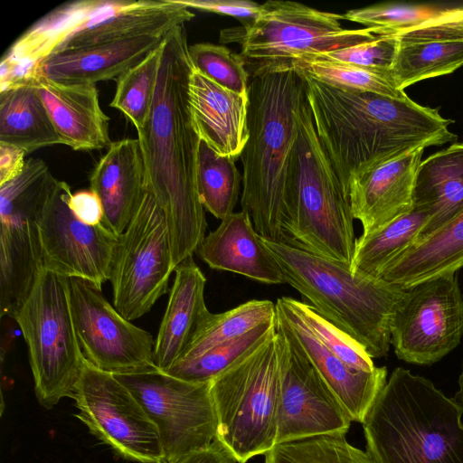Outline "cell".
<instances>
[{"instance_id": "cell-1", "label": "cell", "mask_w": 463, "mask_h": 463, "mask_svg": "<svg viewBox=\"0 0 463 463\" xmlns=\"http://www.w3.org/2000/svg\"><path fill=\"white\" fill-rule=\"evenodd\" d=\"M188 49L185 24H180L162 45L152 109L146 125L137 131L145 189L165 214L175 269L196 251L207 227L197 187L200 139L188 107V84L194 69Z\"/></svg>"}, {"instance_id": "cell-2", "label": "cell", "mask_w": 463, "mask_h": 463, "mask_svg": "<svg viewBox=\"0 0 463 463\" xmlns=\"http://www.w3.org/2000/svg\"><path fill=\"white\" fill-rule=\"evenodd\" d=\"M299 71L318 138L347 196L364 172L418 146L458 139L449 129L453 120L408 96L345 91Z\"/></svg>"}, {"instance_id": "cell-3", "label": "cell", "mask_w": 463, "mask_h": 463, "mask_svg": "<svg viewBox=\"0 0 463 463\" xmlns=\"http://www.w3.org/2000/svg\"><path fill=\"white\" fill-rule=\"evenodd\" d=\"M250 79L249 137L240 156L241 210L260 237L284 243L296 175L297 112L305 81L296 69Z\"/></svg>"}, {"instance_id": "cell-4", "label": "cell", "mask_w": 463, "mask_h": 463, "mask_svg": "<svg viewBox=\"0 0 463 463\" xmlns=\"http://www.w3.org/2000/svg\"><path fill=\"white\" fill-rule=\"evenodd\" d=\"M463 408L431 381L395 368L363 428L373 463H463Z\"/></svg>"}, {"instance_id": "cell-5", "label": "cell", "mask_w": 463, "mask_h": 463, "mask_svg": "<svg viewBox=\"0 0 463 463\" xmlns=\"http://www.w3.org/2000/svg\"><path fill=\"white\" fill-rule=\"evenodd\" d=\"M261 241L279 265L285 283L318 314L354 339L371 358L387 355L391 323L406 288L353 273L345 263L283 242Z\"/></svg>"}, {"instance_id": "cell-6", "label": "cell", "mask_w": 463, "mask_h": 463, "mask_svg": "<svg viewBox=\"0 0 463 463\" xmlns=\"http://www.w3.org/2000/svg\"><path fill=\"white\" fill-rule=\"evenodd\" d=\"M297 121L296 175L284 243L351 267L356 241L354 218L349 198L318 138L306 93Z\"/></svg>"}, {"instance_id": "cell-7", "label": "cell", "mask_w": 463, "mask_h": 463, "mask_svg": "<svg viewBox=\"0 0 463 463\" xmlns=\"http://www.w3.org/2000/svg\"><path fill=\"white\" fill-rule=\"evenodd\" d=\"M344 15L301 3L269 0L250 24L224 29L220 40L241 47L250 78L295 70L311 57L369 43L382 37L381 28L345 29Z\"/></svg>"}, {"instance_id": "cell-8", "label": "cell", "mask_w": 463, "mask_h": 463, "mask_svg": "<svg viewBox=\"0 0 463 463\" xmlns=\"http://www.w3.org/2000/svg\"><path fill=\"white\" fill-rule=\"evenodd\" d=\"M279 387L276 334L210 382L216 438L238 463L275 446Z\"/></svg>"}, {"instance_id": "cell-9", "label": "cell", "mask_w": 463, "mask_h": 463, "mask_svg": "<svg viewBox=\"0 0 463 463\" xmlns=\"http://www.w3.org/2000/svg\"><path fill=\"white\" fill-rule=\"evenodd\" d=\"M11 317L27 345L39 403L50 410L71 398L86 359L73 326L67 278L43 269Z\"/></svg>"}, {"instance_id": "cell-10", "label": "cell", "mask_w": 463, "mask_h": 463, "mask_svg": "<svg viewBox=\"0 0 463 463\" xmlns=\"http://www.w3.org/2000/svg\"><path fill=\"white\" fill-rule=\"evenodd\" d=\"M57 181L43 160L30 158L0 185L1 317L13 316L43 269L38 219Z\"/></svg>"}, {"instance_id": "cell-11", "label": "cell", "mask_w": 463, "mask_h": 463, "mask_svg": "<svg viewBox=\"0 0 463 463\" xmlns=\"http://www.w3.org/2000/svg\"><path fill=\"white\" fill-rule=\"evenodd\" d=\"M173 271L165 214L145 189L133 218L119 235L109 279L113 306L129 321L143 317L167 292Z\"/></svg>"}, {"instance_id": "cell-12", "label": "cell", "mask_w": 463, "mask_h": 463, "mask_svg": "<svg viewBox=\"0 0 463 463\" xmlns=\"http://www.w3.org/2000/svg\"><path fill=\"white\" fill-rule=\"evenodd\" d=\"M71 398L78 410L74 416L118 456L139 463H165L155 422L115 374L86 360Z\"/></svg>"}, {"instance_id": "cell-13", "label": "cell", "mask_w": 463, "mask_h": 463, "mask_svg": "<svg viewBox=\"0 0 463 463\" xmlns=\"http://www.w3.org/2000/svg\"><path fill=\"white\" fill-rule=\"evenodd\" d=\"M115 375L155 422L165 463H173L194 449L204 448L216 438L217 420L210 382H188L158 368Z\"/></svg>"}, {"instance_id": "cell-14", "label": "cell", "mask_w": 463, "mask_h": 463, "mask_svg": "<svg viewBox=\"0 0 463 463\" xmlns=\"http://www.w3.org/2000/svg\"><path fill=\"white\" fill-rule=\"evenodd\" d=\"M462 335L463 295L457 273L406 288L391 323V344L400 360L434 364L455 349Z\"/></svg>"}, {"instance_id": "cell-15", "label": "cell", "mask_w": 463, "mask_h": 463, "mask_svg": "<svg viewBox=\"0 0 463 463\" xmlns=\"http://www.w3.org/2000/svg\"><path fill=\"white\" fill-rule=\"evenodd\" d=\"M67 282L76 336L90 364L113 374L157 368L149 332L125 318L92 283L77 278Z\"/></svg>"}, {"instance_id": "cell-16", "label": "cell", "mask_w": 463, "mask_h": 463, "mask_svg": "<svg viewBox=\"0 0 463 463\" xmlns=\"http://www.w3.org/2000/svg\"><path fill=\"white\" fill-rule=\"evenodd\" d=\"M70 185L58 180L39 214L43 269L64 278L87 280L98 288L110 279L119 235L103 222L89 225L70 207Z\"/></svg>"}, {"instance_id": "cell-17", "label": "cell", "mask_w": 463, "mask_h": 463, "mask_svg": "<svg viewBox=\"0 0 463 463\" xmlns=\"http://www.w3.org/2000/svg\"><path fill=\"white\" fill-rule=\"evenodd\" d=\"M276 339L280 372L276 444L323 435H345L351 425L350 417L277 323Z\"/></svg>"}, {"instance_id": "cell-18", "label": "cell", "mask_w": 463, "mask_h": 463, "mask_svg": "<svg viewBox=\"0 0 463 463\" xmlns=\"http://www.w3.org/2000/svg\"><path fill=\"white\" fill-rule=\"evenodd\" d=\"M277 326L315 368L352 421L363 423L387 382L386 367L372 372L349 367L312 333L284 297L277 299Z\"/></svg>"}, {"instance_id": "cell-19", "label": "cell", "mask_w": 463, "mask_h": 463, "mask_svg": "<svg viewBox=\"0 0 463 463\" xmlns=\"http://www.w3.org/2000/svg\"><path fill=\"white\" fill-rule=\"evenodd\" d=\"M133 0H81L63 4L33 24L4 54L0 77L20 78L58 51L73 34L131 6Z\"/></svg>"}, {"instance_id": "cell-20", "label": "cell", "mask_w": 463, "mask_h": 463, "mask_svg": "<svg viewBox=\"0 0 463 463\" xmlns=\"http://www.w3.org/2000/svg\"><path fill=\"white\" fill-rule=\"evenodd\" d=\"M426 147L418 146L354 177L348 197L354 219L370 235L414 208V189Z\"/></svg>"}, {"instance_id": "cell-21", "label": "cell", "mask_w": 463, "mask_h": 463, "mask_svg": "<svg viewBox=\"0 0 463 463\" xmlns=\"http://www.w3.org/2000/svg\"><path fill=\"white\" fill-rule=\"evenodd\" d=\"M24 76L35 87L63 145L73 150L109 146V118L99 105L96 84L54 81L36 65Z\"/></svg>"}, {"instance_id": "cell-22", "label": "cell", "mask_w": 463, "mask_h": 463, "mask_svg": "<svg viewBox=\"0 0 463 463\" xmlns=\"http://www.w3.org/2000/svg\"><path fill=\"white\" fill-rule=\"evenodd\" d=\"M172 31V30H171ZM171 31H158L60 50L35 65L47 78L70 84L118 79L162 46Z\"/></svg>"}, {"instance_id": "cell-23", "label": "cell", "mask_w": 463, "mask_h": 463, "mask_svg": "<svg viewBox=\"0 0 463 463\" xmlns=\"http://www.w3.org/2000/svg\"><path fill=\"white\" fill-rule=\"evenodd\" d=\"M248 93L229 90L193 69L188 107L200 140L217 154L236 159L249 137Z\"/></svg>"}, {"instance_id": "cell-24", "label": "cell", "mask_w": 463, "mask_h": 463, "mask_svg": "<svg viewBox=\"0 0 463 463\" xmlns=\"http://www.w3.org/2000/svg\"><path fill=\"white\" fill-rule=\"evenodd\" d=\"M195 252L212 269L267 284L285 283L279 265L242 210L222 220L214 231L205 235Z\"/></svg>"}, {"instance_id": "cell-25", "label": "cell", "mask_w": 463, "mask_h": 463, "mask_svg": "<svg viewBox=\"0 0 463 463\" xmlns=\"http://www.w3.org/2000/svg\"><path fill=\"white\" fill-rule=\"evenodd\" d=\"M145 169L137 138L112 142L90 175V190L101 200L103 223L120 235L145 192Z\"/></svg>"}, {"instance_id": "cell-26", "label": "cell", "mask_w": 463, "mask_h": 463, "mask_svg": "<svg viewBox=\"0 0 463 463\" xmlns=\"http://www.w3.org/2000/svg\"><path fill=\"white\" fill-rule=\"evenodd\" d=\"M175 273L154 348L155 364L165 373L179 361L198 326L210 313L204 300L206 278L193 256L176 266Z\"/></svg>"}, {"instance_id": "cell-27", "label": "cell", "mask_w": 463, "mask_h": 463, "mask_svg": "<svg viewBox=\"0 0 463 463\" xmlns=\"http://www.w3.org/2000/svg\"><path fill=\"white\" fill-rule=\"evenodd\" d=\"M463 267V208L434 232L419 239L380 275L409 288Z\"/></svg>"}, {"instance_id": "cell-28", "label": "cell", "mask_w": 463, "mask_h": 463, "mask_svg": "<svg viewBox=\"0 0 463 463\" xmlns=\"http://www.w3.org/2000/svg\"><path fill=\"white\" fill-rule=\"evenodd\" d=\"M414 207L431 214L419 239L437 231L463 208V142L453 143L421 161Z\"/></svg>"}, {"instance_id": "cell-29", "label": "cell", "mask_w": 463, "mask_h": 463, "mask_svg": "<svg viewBox=\"0 0 463 463\" xmlns=\"http://www.w3.org/2000/svg\"><path fill=\"white\" fill-rule=\"evenodd\" d=\"M0 142L26 155L63 145L35 87L24 76L0 89Z\"/></svg>"}, {"instance_id": "cell-30", "label": "cell", "mask_w": 463, "mask_h": 463, "mask_svg": "<svg viewBox=\"0 0 463 463\" xmlns=\"http://www.w3.org/2000/svg\"><path fill=\"white\" fill-rule=\"evenodd\" d=\"M431 218L430 213L414 207L375 232L355 241L351 270L379 278L383 271L420 238Z\"/></svg>"}, {"instance_id": "cell-31", "label": "cell", "mask_w": 463, "mask_h": 463, "mask_svg": "<svg viewBox=\"0 0 463 463\" xmlns=\"http://www.w3.org/2000/svg\"><path fill=\"white\" fill-rule=\"evenodd\" d=\"M276 316V303L256 299L223 313L210 312L198 326L178 362L195 358L250 332L262 323L275 319Z\"/></svg>"}, {"instance_id": "cell-32", "label": "cell", "mask_w": 463, "mask_h": 463, "mask_svg": "<svg viewBox=\"0 0 463 463\" xmlns=\"http://www.w3.org/2000/svg\"><path fill=\"white\" fill-rule=\"evenodd\" d=\"M463 66V41L401 43L391 74L403 90L423 80L452 73Z\"/></svg>"}, {"instance_id": "cell-33", "label": "cell", "mask_w": 463, "mask_h": 463, "mask_svg": "<svg viewBox=\"0 0 463 463\" xmlns=\"http://www.w3.org/2000/svg\"><path fill=\"white\" fill-rule=\"evenodd\" d=\"M241 180L234 158L217 154L200 140L197 187L205 210L221 221L234 213Z\"/></svg>"}, {"instance_id": "cell-34", "label": "cell", "mask_w": 463, "mask_h": 463, "mask_svg": "<svg viewBox=\"0 0 463 463\" xmlns=\"http://www.w3.org/2000/svg\"><path fill=\"white\" fill-rule=\"evenodd\" d=\"M276 318L260 324L250 332L217 345L204 354L175 364L166 373L177 378L207 383L235 362L255 350L276 334Z\"/></svg>"}, {"instance_id": "cell-35", "label": "cell", "mask_w": 463, "mask_h": 463, "mask_svg": "<svg viewBox=\"0 0 463 463\" xmlns=\"http://www.w3.org/2000/svg\"><path fill=\"white\" fill-rule=\"evenodd\" d=\"M161 55L162 46L117 79L115 95L109 106L118 109L137 131L146 125L152 109Z\"/></svg>"}, {"instance_id": "cell-36", "label": "cell", "mask_w": 463, "mask_h": 463, "mask_svg": "<svg viewBox=\"0 0 463 463\" xmlns=\"http://www.w3.org/2000/svg\"><path fill=\"white\" fill-rule=\"evenodd\" d=\"M264 463H373L366 452L352 446L345 435H323L276 444Z\"/></svg>"}, {"instance_id": "cell-37", "label": "cell", "mask_w": 463, "mask_h": 463, "mask_svg": "<svg viewBox=\"0 0 463 463\" xmlns=\"http://www.w3.org/2000/svg\"><path fill=\"white\" fill-rule=\"evenodd\" d=\"M296 70L345 91L369 92L397 99L407 96L396 87L389 72L326 61L306 63Z\"/></svg>"}, {"instance_id": "cell-38", "label": "cell", "mask_w": 463, "mask_h": 463, "mask_svg": "<svg viewBox=\"0 0 463 463\" xmlns=\"http://www.w3.org/2000/svg\"><path fill=\"white\" fill-rule=\"evenodd\" d=\"M188 52L193 67L203 75L229 90L247 93L250 74L240 53L210 43L189 45Z\"/></svg>"}, {"instance_id": "cell-39", "label": "cell", "mask_w": 463, "mask_h": 463, "mask_svg": "<svg viewBox=\"0 0 463 463\" xmlns=\"http://www.w3.org/2000/svg\"><path fill=\"white\" fill-rule=\"evenodd\" d=\"M284 298L317 339L349 367L365 372L376 369L373 358L346 333L318 314L308 304L289 297Z\"/></svg>"}, {"instance_id": "cell-40", "label": "cell", "mask_w": 463, "mask_h": 463, "mask_svg": "<svg viewBox=\"0 0 463 463\" xmlns=\"http://www.w3.org/2000/svg\"><path fill=\"white\" fill-rule=\"evenodd\" d=\"M441 9L430 5L382 3L350 9L343 15L344 20L365 27L382 28L383 33L387 35L418 25L437 14Z\"/></svg>"}, {"instance_id": "cell-41", "label": "cell", "mask_w": 463, "mask_h": 463, "mask_svg": "<svg viewBox=\"0 0 463 463\" xmlns=\"http://www.w3.org/2000/svg\"><path fill=\"white\" fill-rule=\"evenodd\" d=\"M398 45V38L387 34L369 43L317 54L303 64L326 61L391 73Z\"/></svg>"}, {"instance_id": "cell-42", "label": "cell", "mask_w": 463, "mask_h": 463, "mask_svg": "<svg viewBox=\"0 0 463 463\" xmlns=\"http://www.w3.org/2000/svg\"><path fill=\"white\" fill-rule=\"evenodd\" d=\"M390 34L401 43L463 41V6L442 8L421 24Z\"/></svg>"}, {"instance_id": "cell-43", "label": "cell", "mask_w": 463, "mask_h": 463, "mask_svg": "<svg viewBox=\"0 0 463 463\" xmlns=\"http://www.w3.org/2000/svg\"><path fill=\"white\" fill-rule=\"evenodd\" d=\"M187 8L228 15L238 19L241 25L254 21L261 11V5L249 0H175Z\"/></svg>"}, {"instance_id": "cell-44", "label": "cell", "mask_w": 463, "mask_h": 463, "mask_svg": "<svg viewBox=\"0 0 463 463\" xmlns=\"http://www.w3.org/2000/svg\"><path fill=\"white\" fill-rule=\"evenodd\" d=\"M69 203L75 216L84 223L99 225L103 222V205L99 195L92 190L72 194Z\"/></svg>"}, {"instance_id": "cell-45", "label": "cell", "mask_w": 463, "mask_h": 463, "mask_svg": "<svg viewBox=\"0 0 463 463\" xmlns=\"http://www.w3.org/2000/svg\"><path fill=\"white\" fill-rule=\"evenodd\" d=\"M173 463H238L233 454L217 438L208 446L194 449Z\"/></svg>"}, {"instance_id": "cell-46", "label": "cell", "mask_w": 463, "mask_h": 463, "mask_svg": "<svg viewBox=\"0 0 463 463\" xmlns=\"http://www.w3.org/2000/svg\"><path fill=\"white\" fill-rule=\"evenodd\" d=\"M26 153L20 147L0 142V185L14 179L24 170Z\"/></svg>"}, {"instance_id": "cell-47", "label": "cell", "mask_w": 463, "mask_h": 463, "mask_svg": "<svg viewBox=\"0 0 463 463\" xmlns=\"http://www.w3.org/2000/svg\"><path fill=\"white\" fill-rule=\"evenodd\" d=\"M454 400L463 408V365L458 377V391L456 393Z\"/></svg>"}]
</instances>
